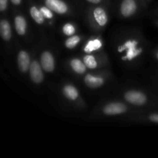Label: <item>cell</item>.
<instances>
[{
	"label": "cell",
	"mask_w": 158,
	"mask_h": 158,
	"mask_svg": "<svg viewBox=\"0 0 158 158\" xmlns=\"http://www.w3.org/2000/svg\"><path fill=\"white\" fill-rule=\"evenodd\" d=\"M18 64L22 72H26L30 66V60L27 52L21 51L18 56Z\"/></svg>",
	"instance_id": "cell-8"
},
{
	"label": "cell",
	"mask_w": 158,
	"mask_h": 158,
	"mask_svg": "<svg viewBox=\"0 0 158 158\" xmlns=\"http://www.w3.org/2000/svg\"><path fill=\"white\" fill-rule=\"evenodd\" d=\"M71 66L73 70L78 73H83L86 70V65L83 64L80 60H77V59L73 60L71 61Z\"/></svg>",
	"instance_id": "cell-15"
},
{
	"label": "cell",
	"mask_w": 158,
	"mask_h": 158,
	"mask_svg": "<svg viewBox=\"0 0 158 158\" xmlns=\"http://www.w3.org/2000/svg\"><path fill=\"white\" fill-rule=\"evenodd\" d=\"M94 13L96 21L99 23V25L101 26H105L107 22V16L105 11L102 8H97Z\"/></svg>",
	"instance_id": "cell-9"
},
{
	"label": "cell",
	"mask_w": 158,
	"mask_h": 158,
	"mask_svg": "<svg viewBox=\"0 0 158 158\" xmlns=\"http://www.w3.org/2000/svg\"><path fill=\"white\" fill-rule=\"evenodd\" d=\"M80 42V37L77 36V35H74V36L70 37L69 39H68L66 42V46L68 48H73L78 44V43Z\"/></svg>",
	"instance_id": "cell-18"
},
{
	"label": "cell",
	"mask_w": 158,
	"mask_h": 158,
	"mask_svg": "<svg viewBox=\"0 0 158 158\" xmlns=\"http://www.w3.org/2000/svg\"><path fill=\"white\" fill-rule=\"evenodd\" d=\"M7 6V0H0V10L4 11Z\"/></svg>",
	"instance_id": "cell-21"
},
{
	"label": "cell",
	"mask_w": 158,
	"mask_h": 158,
	"mask_svg": "<svg viewBox=\"0 0 158 158\" xmlns=\"http://www.w3.org/2000/svg\"><path fill=\"white\" fill-rule=\"evenodd\" d=\"M41 64L46 72H52L54 69V60L51 53L48 52H43L41 56Z\"/></svg>",
	"instance_id": "cell-6"
},
{
	"label": "cell",
	"mask_w": 158,
	"mask_h": 158,
	"mask_svg": "<svg viewBox=\"0 0 158 158\" xmlns=\"http://www.w3.org/2000/svg\"><path fill=\"white\" fill-rule=\"evenodd\" d=\"M85 83L88 86L91 88H96L99 87L101 85H103V80L100 77H94L92 75H87L85 78Z\"/></svg>",
	"instance_id": "cell-10"
},
{
	"label": "cell",
	"mask_w": 158,
	"mask_h": 158,
	"mask_svg": "<svg viewBox=\"0 0 158 158\" xmlns=\"http://www.w3.org/2000/svg\"><path fill=\"white\" fill-rule=\"evenodd\" d=\"M46 5L49 9L60 14H63L67 11V6L61 0H46Z\"/></svg>",
	"instance_id": "cell-3"
},
{
	"label": "cell",
	"mask_w": 158,
	"mask_h": 158,
	"mask_svg": "<svg viewBox=\"0 0 158 158\" xmlns=\"http://www.w3.org/2000/svg\"><path fill=\"white\" fill-rule=\"evenodd\" d=\"M157 59H158V52H157Z\"/></svg>",
	"instance_id": "cell-25"
},
{
	"label": "cell",
	"mask_w": 158,
	"mask_h": 158,
	"mask_svg": "<svg viewBox=\"0 0 158 158\" xmlns=\"http://www.w3.org/2000/svg\"><path fill=\"white\" fill-rule=\"evenodd\" d=\"M12 2L15 5H19L20 2H21V0H11Z\"/></svg>",
	"instance_id": "cell-23"
},
{
	"label": "cell",
	"mask_w": 158,
	"mask_h": 158,
	"mask_svg": "<svg viewBox=\"0 0 158 158\" xmlns=\"http://www.w3.org/2000/svg\"><path fill=\"white\" fill-rule=\"evenodd\" d=\"M40 11H41V12L43 13V16L46 17V18L47 19L52 18V12H51L52 10L49 9L47 6H46V7H42L41 9H40Z\"/></svg>",
	"instance_id": "cell-20"
},
{
	"label": "cell",
	"mask_w": 158,
	"mask_h": 158,
	"mask_svg": "<svg viewBox=\"0 0 158 158\" xmlns=\"http://www.w3.org/2000/svg\"><path fill=\"white\" fill-rule=\"evenodd\" d=\"M63 32H64L66 35H71L73 34H74L75 32V28L73 27V26H72L71 24H66L64 26H63Z\"/></svg>",
	"instance_id": "cell-19"
},
{
	"label": "cell",
	"mask_w": 158,
	"mask_h": 158,
	"mask_svg": "<svg viewBox=\"0 0 158 158\" xmlns=\"http://www.w3.org/2000/svg\"><path fill=\"white\" fill-rule=\"evenodd\" d=\"M0 32L5 40H9L11 38V28L9 23L6 20H2L0 23Z\"/></svg>",
	"instance_id": "cell-11"
},
{
	"label": "cell",
	"mask_w": 158,
	"mask_h": 158,
	"mask_svg": "<svg viewBox=\"0 0 158 158\" xmlns=\"http://www.w3.org/2000/svg\"><path fill=\"white\" fill-rule=\"evenodd\" d=\"M83 61H84L85 65H86L88 68H89V69H94V68L97 67V61H96L95 58H94L93 56H86L84 57V59H83Z\"/></svg>",
	"instance_id": "cell-17"
},
{
	"label": "cell",
	"mask_w": 158,
	"mask_h": 158,
	"mask_svg": "<svg viewBox=\"0 0 158 158\" xmlns=\"http://www.w3.org/2000/svg\"><path fill=\"white\" fill-rule=\"evenodd\" d=\"M87 1L90 2L92 3H99L101 0H87Z\"/></svg>",
	"instance_id": "cell-24"
},
{
	"label": "cell",
	"mask_w": 158,
	"mask_h": 158,
	"mask_svg": "<svg viewBox=\"0 0 158 158\" xmlns=\"http://www.w3.org/2000/svg\"><path fill=\"white\" fill-rule=\"evenodd\" d=\"M127 107L125 105L122 104V103H110V104L107 105L106 107L104 108L103 111L107 115H115V114H122L126 111Z\"/></svg>",
	"instance_id": "cell-5"
},
{
	"label": "cell",
	"mask_w": 158,
	"mask_h": 158,
	"mask_svg": "<svg viewBox=\"0 0 158 158\" xmlns=\"http://www.w3.org/2000/svg\"><path fill=\"white\" fill-rule=\"evenodd\" d=\"M30 77L35 83H39L43 79V72L41 67L37 62L34 61L30 65Z\"/></svg>",
	"instance_id": "cell-4"
},
{
	"label": "cell",
	"mask_w": 158,
	"mask_h": 158,
	"mask_svg": "<svg viewBox=\"0 0 158 158\" xmlns=\"http://www.w3.org/2000/svg\"><path fill=\"white\" fill-rule=\"evenodd\" d=\"M15 29L19 35H23L26 32V23L22 16H17L15 19Z\"/></svg>",
	"instance_id": "cell-12"
},
{
	"label": "cell",
	"mask_w": 158,
	"mask_h": 158,
	"mask_svg": "<svg viewBox=\"0 0 158 158\" xmlns=\"http://www.w3.org/2000/svg\"><path fill=\"white\" fill-rule=\"evenodd\" d=\"M30 14L33 19L37 23H43L44 21V18H43V15L41 12V11L39 10L36 7H32L30 9Z\"/></svg>",
	"instance_id": "cell-16"
},
{
	"label": "cell",
	"mask_w": 158,
	"mask_h": 158,
	"mask_svg": "<svg viewBox=\"0 0 158 158\" xmlns=\"http://www.w3.org/2000/svg\"><path fill=\"white\" fill-rule=\"evenodd\" d=\"M137 41H127V43H125L123 46H120L119 48L120 52H121L123 49H127V56L125 57H123V60L127 59V60H131L141 52V49L137 48Z\"/></svg>",
	"instance_id": "cell-1"
},
{
	"label": "cell",
	"mask_w": 158,
	"mask_h": 158,
	"mask_svg": "<svg viewBox=\"0 0 158 158\" xmlns=\"http://www.w3.org/2000/svg\"><path fill=\"white\" fill-rule=\"evenodd\" d=\"M63 93L67 98L70 100H76L78 97V92L77 89L72 86H66L63 89Z\"/></svg>",
	"instance_id": "cell-13"
},
{
	"label": "cell",
	"mask_w": 158,
	"mask_h": 158,
	"mask_svg": "<svg viewBox=\"0 0 158 158\" xmlns=\"http://www.w3.org/2000/svg\"><path fill=\"white\" fill-rule=\"evenodd\" d=\"M125 98L130 103L136 105H142L146 102V97L144 94L136 91H131L125 94Z\"/></svg>",
	"instance_id": "cell-2"
},
{
	"label": "cell",
	"mask_w": 158,
	"mask_h": 158,
	"mask_svg": "<svg viewBox=\"0 0 158 158\" xmlns=\"http://www.w3.org/2000/svg\"><path fill=\"white\" fill-rule=\"evenodd\" d=\"M151 120H152L153 122H155V123H158V114H153L150 117Z\"/></svg>",
	"instance_id": "cell-22"
},
{
	"label": "cell",
	"mask_w": 158,
	"mask_h": 158,
	"mask_svg": "<svg viewBox=\"0 0 158 158\" xmlns=\"http://www.w3.org/2000/svg\"><path fill=\"white\" fill-rule=\"evenodd\" d=\"M101 46H102V43L99 40H90V41H89V43L86 44L84 50L85 52H93V51L100 49V48L101 47Z\"/></svg>",
	"instance_id": "cell-14"
},
{
	"label": "cell",
	"mask_w": 158,
	"mask_h": 158,
	"mask_svg": "<svg viewBox=\"0 0 158 158\" xmlns=\"http://www.w3.org/2000/svg\"><path fill=\"white\" fill-rule=\"evenodd\" d=\"M137 5L134 0H123L121 4V13L124 16H130L135 12Z\"/></svg>",
	"instance_id": "cell-7"
}]
</instances>
